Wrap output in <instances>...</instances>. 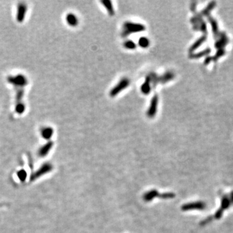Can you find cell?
<instances>
[{
    "mask_svg": "<svg viewBox=\"0 0 233 233\" xmlns=\"http://www.w3.org/2000/svg\"><path fill=\"white\" fill-rule=\"evenodd\" d=\"M27 176V174L26 173L25 170H20V172H19V174H18V177H19V178L20 180H23L26 179V177Z\"/></svg>",
    "mask_w": 233,
    "mask_h": 233,
    "instance_id": "cell-21",
    "label": "cell"
},
{
    "mask_svg": "<svg viewBox=\"0 0 233 233\" xmlns=\"http://www.w3.org/2000/svg\"><path fill=\"white\" fill-rule=\"evenodd\" d=\"M150 43L149 39L146 37H144V36L143 37L140 38L138 41L139 45L143 49L148 47V46L150 45Z\"/></svg>",
    "mask_w": 233,
    "mask_h": 233,
    "instance_id": "cell-16",
    "label": "cell"
},
{
    "mask_svg": "<svg viewBox=\"0 0 233 233\" xmlns=\"http://www.w3.org/2000/svg\"><path fill=\"white\" fill-rule=\"evenodd\" d=\"M26 110V106L23 102H17L16 107H15V111L19 114L23 113Z\"/></svg>",
    "mask_w": 233,
    "mask_h": 233,
    "instance_id": "cell-18",
    "label": "cell"
},
{
    "mask_svg": "<svg viewBox=\"0 0 233 233\" xmlns=\"http://www.w3.org/2000/svg\"><path fill=\"white\" fill-rule=\"evenodd\" d=\"M232 205L231 201L229 199V196L228 195H223L222 196V199H221V206L219 209L216 211V212L213 216L214 219H219L222 217L223 212L228 209L230 206Z\"/></svg>",
    "mask_w": 233,
    "mask_h": 233,
    "instance_id": "cell-3",
    "label": "cell"
},
{
    "mask_svg": "<svg viewBox=\"0 0 233 233\" xmlns=\"http://www.w3.org/2000/svg\"><path fill=\"white\" fill-rule=\"evenodd\" d=\"M159 104V97L157 95H155L152 98L151 101L150 102L149 108L147 110L146 115L149 118H154L156 115L157 112Z\"/></svg>",
    "mask_w": 233,
    "mask_h": 233,
    "instance_id": "cell-6",
    "label": "cell"
},
{
    "mask_svg": "<svg viewBox=\"0 0 233 233\" xmlns=\"http://www.w3.org/2000/svg\"><path fill=\"white\" fill-rule=\"evenodd\" d=\"M207 205L204 201H195L191 202V203H188L184 204L181 207V210L184 212L188 211H193V210H198L202 211L205 210L206 208Z\"/></svg>",
    "mask_w": 233,
    "mask_h": 233,
    "instance_id": "cell-5",
    "label": "cell"
},
{
    "mask_svg": "<svg viewBox=\"0 0 233 233\" xmlns=\"http://www.w3.org/2000/svg\"><path fill=\"white\" fill-rule=\"evenodd\" d=\"M213 219H214V217H213L212 216H208V217L206 218L205 219H204L203 221H202V222H201V223H200V225H201V226H205V225H206L207 224H208V223H209L210 222H211Z\"/></svg>",
    "mask_w": 233,
    "mask_h": 233,
    "instance_id": "cell-20",
    "label": "cell"
},
{
    "mask_svg": "<svg viewBox=\"0 0 233 233\" xmlns=\"http://www.w3.org/2000/svg\"><path fill=\"white\" fill-rule=\"evenodd\" d=\"M67 23L71 27H76L78 24V18L73 13L67 14L65 16Z\"/></svg>",
    "mask_w": 233,
    "mask_h": 233,
    "instance_id": "cell-13",
    "label": "cell"
},
{
    "mask_svg": "<svg viewBox=\"0 0 233 233\" xmlns=\"http://www.w3.org/2000/svg\"><path fill=\"white\" fill-rule=\"evenodd\" d=\"M53 165L50 163H45L42 165V166L38 170V171L33 176L32 180H34L38 179V177H41V176L47 174L53 170Z\"/></svg>",
    "mask_w": 233,
    "mask_h": 233,
    "instance_id": "cell-7",
    "label": "cell"
},
{
    "mask_svg": "<svg viewBox=\"0 0 233 233\" xmlns=\"http://www.w3.org/2000/svg\"><path fill=\"white\" fill-rule=\"evenodd\" d=\"M152 83L150 81V79L148 77V76L147 75L146 77L145 78V81L143 83V84L140 86V91H141L142 93L144 95H148L152 90Z\"/></svg>",
    "mask_w": 233,
    "mask_h": 233,
    "instance_id": "cell-9",
    "label": "cell"
},
{
    "mask_svg": "<svg viewBox=\"0 0 233 233\" xmlns=\"http://www.w3.org/2000/svg\"><path fill=\"white\" fill-rule=\"evenodd\" d=\"M146 29V27L141 23H134L132 22H126L122 26V36L127 37L133 33H138L143 32Z\"/></svg>",
    "mask_w": 233,
    "mask_h": 233,
    "instance_id": "cell-1",
    "label": "cell"
},
{
    "mask_svg": "<svg viewBox=\"0 0 233 233\" xmlns=\"http://www.w3.org/2000/svg\"><path fill=\"white\" fill-rule=\"evenodd\" d=\"M159 194L158 191L156 189H152L151 191H149L148 192H146L144 195H143V200L146 202H150L152 201L153 199L156 198H159Z\"/></svg>",
    "mask_w": 233,
    "mask_h": 233,
    "instance_id": "cell-12",
    "label": "cell"
},
{
    "mask_svg": "<svg viewBox=\"0 0 233 233\" xmlns=\"http://www.w3.org/2000/svg\"><path fill=\"white\" fill-rule=\"evenodd\" d=\"M229 196V199H230V200L231 201V203H232V205H233V191H232L231 192V194H230V195Z\"/></svg>",
    "mask_w": 233,
    "mask_h": 233,
    "instance_id": "cell-22",
    "label": "cell"
},
{
    "mask_svg": "<svg viewBox=\"0 0 233 233\" xmlns=\"http://www.w3.org/2000/svg\"><path fill=\"white\" fill-rule=\"evenodd\" d=\"M174 78V74L171 71L165 72L161 76H159V84H166L172 81Z\"/></svg>",
    "mask_w": 233,
    "mask_h": 233,
    "instance_id": "cell-14",
    "label": "cell"
},
{
    "mask_svg": "<svg viewBox=\"0 0 233 233\" xmlns=\"http://www.w3.org/2000/svg\"><path fill=\"white\" fill-rule=\"evenodd\" d=\"M53 133H54V130L53 129V128L49 127V126L43 127L40 130L41 136L44 139L48 140L51 139V137L53 136Z\"/></svg>",
    "mask_w": 233,
    "mask_h": 233,
    "instance_id": "cell-10",
    "label": "cell"
},
{
    "mask_svg": "<svg viewBox=\"0 0 233 233\" xmlns=\"http://www.w3.org/2000/svg\"><path fill=\"white\" fill-rule=\"evenodd\" d=\"M101 3L110 16H113L115 15V9L111 1H109V0H104V1H101Z\"/></svg>",
    "mask_w": 233,
    "mask_h": 233,
    "instance_id": "cell-15",
    "label": "cell"
},
{
    "mask_svg": "<svg viewBox=\"0 0 233 233\" xmlns=\"http://www.w3.org/2000/svg\"><path fill=\"white\" fill-rule=\"evenodd\" d=\"M130 84V81L127 77L122 78L120 81L117 83L115 86H114L109 92V95L112 97H116L118 95L121 91L126 89Z\"/></svg>",
    "mask_w": 233,
    "mask_h": 233,
    "instance_id": "cell-2",
    "label": "cell"
},
{
    "mask_svg": "<svg viewBox=\"0 0 233 233\" xmlns=\"http://www.w3.org/2000/svg\"><path fill=\"white\" fill-rule=\"evenodd\" d=\"M53 143L52 141H48L46 144H45L44 146H42L39 149V151H38L39 156L41 157H45L49 154V152H50L51 149L53 148Z\"/></svg>",
    "mask_w": 233,
    "mask_h": 233,
    "instance_id": "cell-11",
    "label": "cell"
},
{
    "mask_svg": "<svg viewBox=\"0 0 233 233\" xmlns=\"http://www.w3.org/2000/svg\"><path fill=\"white\" fill-rule=\"evenodd\" d=\"M7 80L10 84L18 87V88H23L27 84V79L23 75H18L14 77L10 76Z\"/></svg>",
    "mask_w": 233,
    "mask_h": 233,
    "instance_id": "cell-4",
    "label": "cell"
},
{
    "mask_svg": "<svg viewBox=\"0 0 233 233\" xmlns=\"http://www.w3.org/2000/svg\"><path fill=\"white\" fill-rule=\"evenodd\" d=\"M175 194L173 192H164L159 194V198L164 199H172L175 198Z\"/></svg>",
    "mask_w": 233,
    "mask_h": 233,
    "instance_id": "cell-19",
    "label": "cell"
},
{
    "mask_svg": "<svg viewBox=\"0 0 233 233\" xmlns=\"http://www.w3.org/2000/svg\"><path fill=\"white\" fill-rule=\"evenodd\" d=\"M27 5L23 3H19L17 9V14H16V19L18 22H22L24 19L27 13Z\"/></svg>",
    "mask_w": 233,
    "mask_h": 233,
    "instance_id": "cell-8",
    "label": "cell"
},
{
    "mask_svg": "<svg viewBox=\"0 0 233 233\" xmlns=\"http://www.w3.org/2000/svg\"><path fill=\"white\" fill-rule=\"evenodd\" d=\"M123 46L124 47L127 49H130V50H133L137 47V45L136 43L131 40H128L125 41L123 44Z\"/></svg>",
    "mask_w": 233,
    "mask_h": 233,
    "instance_id": "cell-17",
    "label": "cell"
}]
</instances>
